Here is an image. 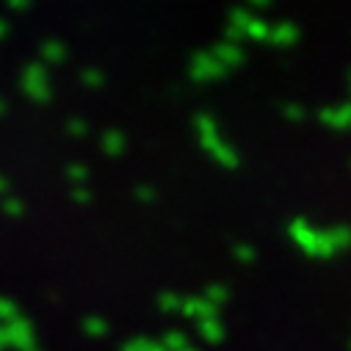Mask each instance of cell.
<instances>
[{
	"label": "cell",
	"instance_id": "cell-1",
	"mask_svg": "<svg viewBox=\"0 0 351 351\" xmlns=\"http://www.w3.org/2000/svg\"><path fill=\"white\" fill-rule=\"evenodd\" d=\"M293 235H296V241L302 243V249H307L310 254L318 252V235H321V232H313L304 221H299V224H293Z\"/></svg>",
	"mask_w": 351,
	"mask_h": 351
},
{
	"label": "cell",
	"instance_id": "cell-2",
	"mask_svg": "<svg viewBox=\"0 0 351 351\" xmlns=\"http://www.w3.org/2000/svg\"><path fill=\"white\" fill-rule=\"evenodd\" d=\"M321 119L326 122V125H332L335 130H346V128H351V106H346V108H335V111H324L321 114Z\"/></svg>",
	"mask_w": 351,
	"mask_h": 351
},
{
	"label": "cell",
	"instance_id": "cell-3",
	"mask_svg": "<svg viewBox=\"0 0 351 351\" xmlns=\"http://www.w3.org/2000/svg\"><path fill=\"white\" fill-rule=\"evenodd\" d=\"M329 238H332L335 249H348L351 246V230L348 227H332L329 230Z\"/></svg>",
	"mask_w": 351,
	"mask_h": 351
},
{
	"label": "cell",
	"instance_id": "cell-4",
	"mask_svg": "<svg viewBox=\"0 0 351 351\" xmlns=\"http://www.w3.org/2000/svg\"><path fill=\"white\" fill-rule=\"evenodd\" d=\"M337 249H335V243H332V238H329V232H321L318 235V257H332Z\"/></svg>",
	"mask_w": 351,
	"mask_h": 351
}]
</instances>
